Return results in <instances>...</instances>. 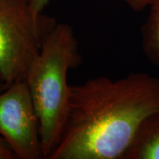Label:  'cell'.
<instances>
[{"instance_id":"cell-1","label":"cell","mask_w":159,"mask_h":159,"mask_svg":"<svg viewBox=\"0 0 159 159\" xmlns=\"http://www.w3.org/2000/svg\"><path fill=\"white\" fill-rule=\"evenodd\" d=\"M68 114L49 159H122L143 119L159 111V78L132 73L71 85Z\"/></svg>"},{"instance_id":"cell-2","label":"cell","mask_w":159,"mask_h":159,"mask_svg":"<svg viewBox=\"0 0 159 159\" xmlns=\"http://www.w3.org/2000/svg\"><path fill=\"white\" fill-rule=\"evenodd\" d=\"M82 55L73 28L57 22L44 37L26 81L40 121L44 158L59 142L69 110V70L79 67Z\"/></svg>"},{"instance_id":"cell-3","label":"cell","mask_w":159,"mask_h":159,"mask_svg":"<svg viewBox=\"0 0 159 159\" xmlns=\"http://www.w3.org/2000/svg\"><path fill=\"white\" fill-rule=\"evenodd\" d=\"M35 18L29 0H0V74L6 87L27 78L48 33L57 24Z\"/></svg>"},{"instance_id":"cell-4","label":"cell","mask_w":159,"mask_h":159,"mask_svg":"<svg viewBox=\"0 0 159 159\" xmlns=\"http://www.w3.org/2000/svg\"><path fill=\"white\" fill-rule=\"evenodd\" d=\"M0 136L16 159L44 158L39 118L26 80L0 91Z\"/></svg>"},{"instance_id":"cell-5","label":"cell","mask_w":159,"mask_h":159,"mask_svg":"<svg viewBox=\"0 0 159 159\" xmlns=\"http://www.w3.org/2000/svg\"><path fill=\"white\" fill-rule=\"evenodd\" d=\"M122 159H159V111L143 119Z\"/></svg>"},{"instance_id":"cell-6","label":"cell","mask_w":159,"mask_h":159,"mask_svg":"<svg viewBox=\"0 0 159 159\" xmlns=\"http://www.w3.org/2000/svg\"><path fill=\"white\" fill-rule=\"evenodd\" d=\"M142 48L152 65L159 67V0H152L141 29Z\"/></svg>"},{"instance_id":"cell-7","label":"cell","mask_w":159,"mask_h":159,"mask_svg":"<svg viewBox=\"0 0 159 159\" xmlns=\"http://www.w3.org/2000/svg\"><path fill=\"white\" fill-rule=\"evenodd\" d=\"M51 0H29L30 10L35 18H40L43 14V10Z\"/></svg>"},{"instance_id":"cell-8","label":"cell","mask_w":159,"mask_h":159,"mask_svg":"<svg viewBox=\"0 0 159 159\" xmlns=\"http://www.w3.org/2000/svg\"><path fill=\"white\" fill-rule=\"evenodd\" d=\"M126 6L134 11H141L148 8L152 0H123Z\"/></svg>"},{"instance_id":"cell-9","label":"cell","mask_w":159,"mask_h":159,"mask_svg":"<svg viewBox=\"0 0 159 159\" xmlns=\"http://www.w3.org/2000/svg\"><path fill=\"white\" fill-rule=\"evenodd\" d=\"M0 159H16L8 144L1 136H0Z\"/></svg>"},{"instance_id":"cell-10","label":"cell","mask_w":159,"mask_h":159,"mask_svg":"<svg viewBox=\"0 0 159 159\" xmlns=\"http://www.w3.org/2000/svg\"><path fill=\"white\" fill-rule=\"evenodd\" d=\"M6 88V83H5L4 80H3L2 76H1V74H0V91L4 90V89H5Z\"/></svg>"}]
</instances>
